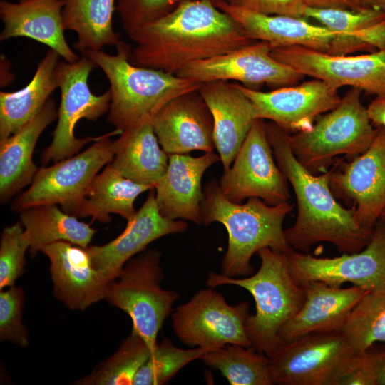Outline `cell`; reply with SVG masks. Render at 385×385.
Wrapping results in <instances>:
<instances>
[{"label":"cell","mask_w":385,"mask_h":385,"mask_svg":"<svg viewBox=\"0 0 385 385\" xmlns=\"http://www.w3.org/2000/svg\"><path fill=\"white\" fill-rule=\"evenodd\" d=\"M129 37L135 43L131 63L175 75L192 63L257 41L212 0L185 1Z\"/></svg>","instance_id":"cell-1"},{"label":"cell","mask_w":385,"mask_h":385,"mask_svg":"<svg viewBox=\"0 0 385 385\" xmlns=\"http://www.w3.org/2000/svg\"><path fill=\"white\" fill-rule=\"evenodd\" d=\"M265 128L275 161L297 199L295 222L284 230L289 245L304 253L320 242L332 244L342 253L363 250L373 230L359 225L354 205L346 209L336 200L329 187V170L320 175L312 173L294 156L288 132L272 121L265 123Z\"/></svg>","instance_id":"cell-2"},{"label":"cell","mask_w":385,"mask_h":385,"mask_svg":"<svg viewBox=\"0 0 385 385\" xmlns=\"http://www.w3.org/2000/svg\"><path fill=\"white\" fill-rule=\"evenodd\" d=\"M202 224L221 223L228 234V245L222 258L221 274L229 277H247L253 272L251 258L264 247L287 253L293 250L287 243L283 221L294 207L287 202L269 205L258 197L235 203L222 193L216 180L203 189Z\"/></svg>","instance_id":"cell-3"},{"label":"cell","mask_w":385,"mask_h":385,"mask_svg":"<svg viewBox=\"0 0 385 385\" xmlns=\"http://www.w3.org/2000/svg\"><path fill=\"white\" fill-rule=\"evenodd\" d=\"M116 53L88 50L82 53L98 66L109 84L111 103L107 121L123 132L126 128L152 123L170 101L197 90L202 83L162 71L133 65L129 61L131 46L120 41Z\"/></svg>","instance_id":"cell-4"},{"label":"cell","mask_w":385,"mask_h":385,"mask_svg":"<svg viewBox=\"0 0 385 385\" xmlns=\"http://www.w3.org/2000/svg\"><path fill=\"white\" fill-rule=\"evenodd\" d=\"M257 254L261 264L255 274L237 279L210 272L207 285H235L252 294L255 313L247 318V333L252 346L269 357L284 344L279 332L300 310L305 292L290 272L287 253L264 247Z\"/></svg>","instance_id":"cell-5"},{"label":"cell","mask_w":385,"mask_h":385,"mask_svg":"<svg viewBox=\"0 0 385 385\" xmlns=\"http://www.w3.org/2000/svg\"><path fill=\"white\" fill-rule=\"evenodd\" d=\"M361 91L351 88L340 103L310 129L289 135L294 156L312 173L326 172L339 155L354 158L371 144L377 128H374L361 103Z\"/></svg>","instance_id":"cell-6"},{"label":"cell","mask_w":385,"mask_h":385,"mask_svg":"<svg viewBox=\"0 0 385 385\" xmlns=\"http://www.w3.org/2000/svg\"><path fill=\"white\" fill-rule=\"evenodd\" d=\"M160 257L155 250L132 257L119 277L108 283L105 297L130 317L132 331L145 340L152 353L158 334L179 297L177 292L160 287L164 274Z\"/></svg>","instance_id":"cell-7"},{"label":"cell","mask_w":385,"mask_h":385,"mask_svg":"<svg viewBox=\"0 0 385 385\" xmlns=\"http://www.w3.org/2000/svg\"><path fill=\"white\" fill-rule=\"evenodd\" d=\"M358 354L342 330L309 334L269 356L273 384L339 385Z\"/></svg>","instance_id":"cell-8"},{"label":"cell","mask_w":385,"mask_h":385,"mask_svg":"<svg viewBox=\"0 0 385 385\" xmlns=\"http://www.w3.org/2000/svg\"><path fill=\"white\" fill-rule=\"evenodd\" d=\"M121 133L115 129L82 153L38 168L31 186L13 202L12 210L21 212L38 205L59 204L65 212L76 216L93 179L114 156L110 136Z\"/></svg>","instance_id":"cell-9"},{"label":"cell","mask_w":385,"mask_h":385,"mask_svg":"<svg viewBox=\"0 0 385 385\" xmlns=\"http://www.w3.org/2000/svg\"><path fill=\"white\" fill-rule=\"evenodd\" d=\"M95 66V63L85 56L72 63L58 62L56 75L61 93V103L52 141L41 155L42 165L70 158L86 143L102 137L77 138L74 134L75 126L79 120H96L109 110V90L103 94L95 95L88 85L89 75Z\"/></svg>","instance_id":"cell-10"},{"label":"cell","mask_w":385,"mask_h":385,"mask_svg":"<svg viewBox=\"0 0 385 385\" xmlns=\"http://www.w3.org/2000/svg\"><path fill=\"white\" fill-rule=\"evenodd\" d=\"M250 304L230 305L213 288L197 292L172 314L175 334L185 344L214 350L226 344L252 346L246 330Z\"/></svg>","instance_id":"cell-11"},{"label":"cell","mask_w":385,"mask_h":385,"mask_svg":"<svg viewBox=\"0 0 385 385\" xmlns=\"http://www.w3.org/2000/svg\"><path fill=\"white\" fill-rule=\"evenodd\" d=\"M274 160L265 123L258 118L218 182L222 193L235 203L250 197L262 199L269 205L289 202L288 180Z\"/></svg>","instance_id":"cell-12"},{"label":"cell","mask_w":385,"mask_h":385,"mask_svg":"<svg viewBox=\"0 0 385 385\" xmlns=\"http://www.w3.org/2000/svg\"><path fill=\"white\" fill-rule=\"evenodd\" d=\"M290 272L302 285L321 281L340 287L344 283L366 291H385V222L379 219L361 251L335 257H316L294 250L287 252Z\"/></svg>","instance_id":"cell-13"},{"label":"cell","mask_w":385,"mask_h":385,"mask_svg":"<svg viewBox=\"0 0 385 385\" xmlns=\"http://www.w3.org/2000/svg\"><path fill=\"white\" fill-rule=\"evenodd\" d=\"M212 1L232 16L251 38L267 41L274 48L297 46L331 55L371 51L358 37L310 24L304 18L266 15L232 5L225 0Z\"/></svg>","instance_id":"cell-14"},{"label":"cell","mask_w":385,"mask_h":385,"mask_svg":"<svg viewBox=\"0 0 385 385\" xmlns=\"http://www.w3.org/2000/svg\"><path fill=\"white\" fill-rule=\"evenodd\" d=\"M271 55L304 76L338 89L349 86L376 96H385V51L363 55H331L307 48L278 46Z\"/></svg>","instance_id":"cell-15"},{"label":"cell","mask_w":385,"mask_h":385,"mask_svg":"<svg viewBox=\"0 0 385 385\" xmlns=\"http://www.w3.org/2000/svg\"><path fill=\"white\" fill-rule=\"evenodd\" d=\"M274 46L263 41L227 53L196 61L176 75L200 83L234 81L245 85L292 86L304 76L292 67L275 59Z\"/></svg>","instance_id":"cell-16"},{"label":"cell","mask_w":385,"mask_h":385,"mask_svg":"<svg viewBox=\"0 0 385 385\" xmlns=\"http://www.w3.org/2000/svg\"><path fill=\"white\" fill-rule=\"evenodd\" d=\"M329 172L334 195L353 200L359 225L373 230L385 208V128H377L364 153Z\"/></svg>","instance_id":"cell-17"},{"label":"cell","mask_w":385,"mask_h":385,"mask_svg":"<svg viewBox=\"0 0 385 385\" xmlns=\"http://www.w3.org/2000/svg\"><path fill=\"white\" fill-rule=\"evenodd\" d=\"M235 83L252 101L258 118L269 119L288 133L308 130L317 116L342 100L338 89L316 78L270 92Z\"/></svg>","instance_id":"cell-18"},{"label":"cell","mask_w":385,"mask_h":385,"mask_svg":"<svg viewBox=\"0 0 385 385\" xmlns=\"http://www.w3.org/2000/svg\"><path fill=\"white\" fill-rule=\"evenodd\" d=\"M187 227L184 221L161 215L153 188L120 235L105 245H89L86 250L93 267L109 283L119 277L129 260L150 243L170 234L184 232Z\"/></svg>","instance_id":"cell-19"},{"label":"cell","mask_w":385,"mask_h":385,"mask_svg":"<svg viewBox=\"0 0 385 385\" xmlns=\"http://www.w3.org/2000/svg\"><path fill=\"white\" fill-rule=\"evenodd\" d=\"M152 124L161 148L168 155L215 149L213 118L198 89L170 101Z\"/></svg>","instance_id":"cell-20"},{"label":"cell","mask_w":385,"mask_h":385,"mask_svg":"<svg viewBox=\"0 0 385 385\" xmlns=\"http://www.w3.org/2000/svg\"><path fill=\"white\" fill-rule=\"evenodd\" d=\"M220 160L218 154L198 157L169 154L165 173L154 185L155 200L162 216L187 220L202 225L201 205L204 192L201 180L207 168Z\"/></svg>","instance_id":"cell-21"},{"label":"cell","mask_w":385,"mask_h":385,"mask_svg":"<svg viewBox=\"0 0 385 385\" xmlns=\"http://www.w3.org/2000/svg\"><path fill=\"white\" fill-rule=\"evenodd\" d=\"M41 252L51 262L53 294L68 308L84 310L105 299L108 282L93 267L86 248L60 241Z\"/></svg>","instance_id":"cell-22"},{"label":"cell","mask_w":385,"mask_h":385,"mask_svg":"<svg viewBox=\"0 0 385 385\" xmlns=\"http://www.w3.org/2000/svg\"><path fill=\"white\" fill-rule=\"evenodd\" d=\"M198 91L212 113L215 149L227 171L258 119L256 111L235 82L209 81L202 83Z\"/></svg>","instance_id":"cell-23"},{"label":"cell","mask_w":385,"mask_h":385,"mask_svg":"<svg viewBox=\"0 0 385 385\" xmlns=\"http://www.w3.org/2000/svg\"><path fill=\"white\" fill-rule=\"evenodd\" d=\"M302 286L305 292L304 304L279 332L283 344L309 334L342 330L351 312L369 292L356 286H330L321 281Z\"/></svg>","instance_id":"cell-24"},{"label":"cell","mask_w":385,"mask_h":385,"mask_svg":"<svg viewBox=\"0 0 385 385\" xmlns=\"http://www.w3.org/2000/svg\"><path fill=\"white\" fill-rule=\"evenodd\" d=\"M65 0L0 1L4 24L0 40L26 37L48 46L67 62L80 58L68 46L63 31L62 11Z\"/></svg>","instance_id":"cell-25"},{"label":"cell","mask_w":385,"mask_h":385,"mask_svg":"<svg viewBox=\"0 0 385 385\" xmlns=\"http://www.w3.org/2000/svg\"><path fill=\"white\" fill-rule=\"evenodd\" d=\"M58 118L56 103L49 99L38 114L8 138L0 140V200L8 202L31 183L38 168L32 156L38 138Z\"/></svg>","instance_id":"cell-26"},{"label":"cell","mask_w":385,"mask_h":385,"mask_svg":"<svg viewBox=\"0 0 385 385\" xmlns=\"http://www.w3.org/2000/svg\"><path fill=\"white\" fill-rule=\"evenodd\" d=\"M110 164L121 175L154 187L168 167V154L160 148L152 123L125 129L113 141Z\"/></svg>","instance_id":"cell-27"},{"label":"cell","mask_w":385,"mask_h":385,"mask_svg":"<svg viewBox=\"0 0 385 385\" xmlns=\"http://www.w3.org/2000/svg\"><path fill=\"white\" fill-rule=\"evenodd\" d=\"M60 56L49 48L32 80L14 92L0 93V140L8 138L31 120L58 87L56 67Z\"/></svg>","instance_id":"cell-28"},{"label":"cell","mask_w":385,"mask_h":385,"mask_svg":"<svg viewBox=\"0 0 385 385\" xmlns=\"http://www.w3.org/2000/svg\"><path fill=\"white\" fill-rule=\"evenodd\" d=\"M154 187L135 183L121 175L108 163L91 183L76 217L91 216L102 223L111 221V213L130 220L136 213L134 202Z\"/></svg>","instance_id":"cell-29"},{"label":"cell","mask_w":385,"mask_h":385,"mask_svg":"<svg viewBox=\"0 0 385 385\" xmlns=\"http://www.w3.org/2000/svg\"><path fill=\"white\" fill-rule=\"evenodd\" d=\"M19 212L31 257L44 246L56 242H68L86 248L96 232L90 225L60 210L56 204L31 207Z\"/></svg>","instance_id":"cell-30"},{"label":"cell","mask_w":385,"mask_h":385,"mask_svg":"<svg viewBox=\"0 0 385 385\" xmlns=\"http://www.w3.org/2000/svg\"><path fill=\"white\" fill-rule=\"evenodd\" d=\"M116 0H65L62 11L65 30L74 31L73 47L81 54L88 50H102L120 40L113 28Z\"/></svg>","instance_id":"cell-31"},{"label":"cell","mask_w":385,"mask_h":385,"mask_svg":"<svg viewBox=\"0 0 385 385\" xmlns=\"http://www.w3.org/2000/svg\"><path fill=\"white\" fill-rule=\"evenodd\" d=\"M219 370L232 385H272L269 357L253 346L226 344L207 351L200 359Z\"/></svg>","instance_id":"cell-32"},{"label":"cell","mask_w":385,"mask_h":385,"mask_svg":"<svg viewBox=\"0 0 385 385\" xmlns=\"http://www.w3.org/2000/svg\"><path fill=\"white\" fill-rule=\"evenodd\" d=\"M152 351L145 340L136 332L122 342L117 351L98 365L86 377L75 384L81 385H130Z\"/></svg>","instance_id":"cell-33"},{"label":"cell","mask_w":385,"mask_h":385,"mask_svg":"<svg viewBox=\"0 0 385 385\" xmlns=\"http://www.w3.org/2000/svg\"><path fill=\"white\" fill-rule=\"evenodd\" d=\"M342 331L357 354L366 351L376 342L385 343V291L366 293Z\"/></svg>","instance_id":"cell-34"},{"label":"cell","mask_w":385,"mask_h":385,"mask_svg":"<svg viewBox=\"0 0 385 385\" xmlns=\"http://www.w3.org/2000/svg\"><path fill=\"white\" fill-rule=\"evenodd\" d=\"M207 350L200 347L182 349L170 339L158 344L155 351L138 371L134 385H160L167 383L190 362L199 359Z\"/></svg>","instance_id":"cell-35"},{"label":"cell","mask_w":385,"mask_h":385,"mask_svg":"<svg viewBox=\"0 0 385 385\" xmlns=\"http://www.w3.org/2000/svg\"><path fill=\"white\" fill-rule=\"evenodd\" d=\"M304 17L313 19L319 22L322 26L334 31L355 36L364 43L361 36L362 30L384 19L385 12L374 9L351 10L306 6L304 11Z\"/></svg>","instance_id":"cell-36"},{"label":"cell","mask_w":385,"mask_h":385,"mask_svg":"<svg viewBox=\"0 0 385 385\" xmlns=\"http://www.w3.org/2000/svg\"><path fill=\"white\" fill-rule=\"evenodd\" d=\"M21 222L4 228L0 242V289L14 286L24 272L29 240Z\"/></svg>","instance_id":"cell-37"},{"label":"cell","mask_w":385,"mask_h":385,"mask_svg":"<svg viewBox=\"0 0 385 385\" xmlns=\"http://www.w3.org/2000/svg\"><path fill=\"white\" fill-rule=\"evenodd\" d=\"M188 0H116L122 27L130 36L145 24L159 19Z\"/></svg>","instance_id":"cell-38"},{"label":"cell","mask_w":385,"mask_h":385,"mask_svg":"<svg viewBox=\"0 0 385 385\" xmlns=\"http://www.w3.org/2000/svg\"><path fill=\"white\" fill-rule=\"evenodd\" d=\"M24 293L21 287H10L0 292V339L9 340L26 347L29 344L28 332L21 316Z\"/></svg>","instance_id":"cell-39"},{"label":"cell","mask_w":385,"mask_h":385,"mask_svg":"<svg viewBox=\"0 0 385 385\" xmlns=\"http://www.w3.org/2000/svg\"><path fill=\"white\" fill-rule=\"evenodd\" d=\"M229 4L266 15L304 18V0H225Z\"/></svg>","instance_id":"cell-40"},{"label":"cell","mask_w":385,"mask_h":385,"mask_svg":"<svg viewBox=\"0 0 385 385\" xmlns=\"http://www.w3.org/2000/svg\"><path fill=\"white\" fill-rule=\"evenodd\" d=\"M339 385H378V374L370 349L358 354Z\"/></svg>","instance_id":"cell-41"},{"label":"cell","mask_w":385,"mask_h":385,"mask_svg":"<svg viewBox=\"0 0 385 385\" xmlns=\"http://www.w3.org/2000/svg\"><path fill=\"white\" fill-rule=\"evenodd\" d=\"M307 7L317 9H346L362 10L366 8L361 0H304Z\"/></svg>","instance_id":"cell-42"},{"label":"cell","mask_w":385,"mask_h":385,"mask_svg":"<svg viewBox=\"0 0 385 385\" xmlns=\"http://www.w3.org/2000/svg\"><path fill=\"white\" fill-rule=\"evenodd\" d=\"M372 124L385 128V96H377L366 108Z\"/></svg>","instance_id":"cell-43"},{"label":"cell","mask_w":385,"mask_h":385,"mask_svg":"<svg viewBox=\"0 0 385 385\" xmlns=\"http://www.w3.org/2000/svg\"><path fill=\"white\" fill-rule=\"evenodd\" d=\"M373 354L377 374L378 385H385V344L381 348L375 349L372 346L369 349Z\"/></svg>","instance_id":"cell-44"},{"label":"cell","mask_w":385,"mask_h":385,"mask_svg":"<svg viewBox=\"0 0 385 385\" xmlns=\"http://www.w3.org/2000/svg\"><path fill=\"white\" fill-rule=\"evenodd\" d=\"M364 6L385 12V0H361Z\"/></svg>","instance_id":"cell-45"},{"label":"cell","mask_w":385,"mask_h":385,"mask_svg":"<svg viewBox=\"0 0 385 385\" xmlns=\"http://www.w3.org/2000/svg\"><path fill=\"white\" fill-rule=\"evenodd\" d=\"M379 219H381V220H383L384 222H385V208L384 209V210L382 211L381 215H380V217Z\"/></svg>","instance_id":"cell-46"},{"label":"cell","mask_w":385,"mask_h":385,"mask_svg":"<svg viewBox=\"0 0 385 385\" xmlns=\"http://www.w3.org/2000/svg\"><path fill=\"white\" fill-rule=\"evenodd\" d=\"M384 51H385V49H384Z\"/></svg>","instance_id":"cell-47"}]
</instances>
